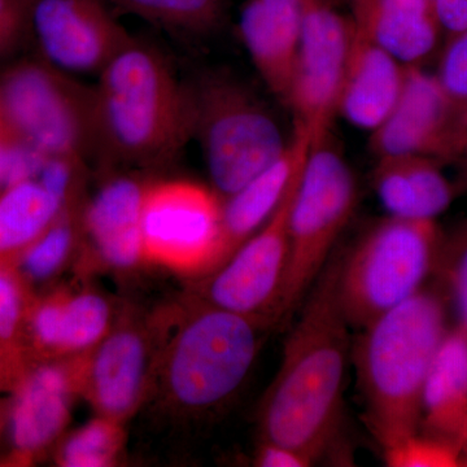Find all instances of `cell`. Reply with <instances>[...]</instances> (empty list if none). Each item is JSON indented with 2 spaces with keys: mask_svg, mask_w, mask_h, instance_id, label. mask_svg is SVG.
<instances>
[{
  "mask_svg": "<svg viewBox=\"0 0 467 467\" xmlns=\"http://www.w3.org/2000/svg\"><path fill=\"white\" fill-rule=\"evenodd\" d=\"M116 14L131 15L180 36H201L223 26L227 0H106Z\"/></svg>",
  "mask_w": 467,
  "mask_h": 467,
  "instance_id": "cell-23",
  "label": "cell"
},
{
  "mask_svg": "<svg viewBox=\"0 0 467 467\" xmlns=\"http://www.w3.org/2000/svg\"><path fill=\"white\" fill-rule=\"evenodd\" d=\"M467 418V330L447 331L436 350L422 393L420 425L427 435L460 445Z\"/></svg>",
  "mask_w": 467,
  "mask_h": 467,
  "instance_id": "cell-21",
  "label": "cell"
},
{
  "mask_svg": "<svg viewBox=\"0 0 467 467\" xmlns=\"http://www.w3.org/2000/svg\"><path fill=\"white\" fill-rule=\"evenodd\" d=\"M29 367L27 362L11 358L0 350V389H15Z\"/></svg>",
  "mask_w": 467,
  "mask_h": 467,
  "instance_id": "cell-36",
  "label": "cell"
},
{
  "mask_svg": "<svg viewBox=\"0 0 467 467\" xmlns=\"http://www.w3.org/2000/svg\"><path fill=\"white\" fill-rule=\"evenodd\" d=\"M461 454H462L463 466H467V418L460 441Z\"/></svg>",
  "mask_w": 467,
  "mask_h": 467,
  "instance_id": "cell-38",
  "label": "cell"
},
{
  "mask_svg": "<svg viewBox=\"0 0 467 467\" xmlns=\"http://www.w3.org/2000/svg\"><path fill=\"white\" fill-rule=\"evenodd\" d=\"M149 183L131 175L110 178L81 211L82 230L98 254L117 269L144 260L142 211Z\"/></svg>",
  "mask_w": 467,
  "mask_h": 467,
  "instance_id": "cell-19",
  "label": "cell"
},
{
  "mask_svg": "<svg viewBox=\"0 0 467 467\" xmlns=\"http://www.w3.org/2000/svg\"><path fill=\"white\" fill-rule=\"evenodd\" d=\"M436 17L448 36L467 29V0H432Z\"/></svg>",
  "mask_w": 467,
  "mask_h": 467,
  "instance_id": "cell-35",
  "label": "cell"
},
{
  "mask_svg": "<svg viewBox=\"0 0 467 467\" xmlns=\"http://www.w3.org/2000/svg\"><path fill=\"white\" fill-rule=\"evenodd\" d=\"M112 327L109 301L99 294L82 291L61 294L60 356L84 355L104 339Z\"/></svg>",
  "mask_w": 467,
  "mask_h": 467,
  "instance_id": "cell-24",
  "label": "cell"
},
{
  "mask_svg": "<svg viewBox=\"0 0 467 467\" xmlns=\"http://www.w3.org/2000/svg\"><path fill=\"white\" fill-rule=\"evenodd\" d=\"M383 454L386 465L391 467L463 466L457 442L418 432L386 448Z\"/></svg>",
  "mask_w": 467,
  "mask_h": 467,
  "instance_id": "cell-28",
  "label": "cell"
},
{
  "mask_svg": "<svg viewBox=\"0 0 467 467\" xmlns=\"http://www.w3.org/2000/svg\"><path fill=\"white\" fill-rule=\"evenodd\" d=\"M273 326L266 318L195 300L160 362L169 404L193 417L226 405L247 379L264 334Z\"/></svg>",
  "mask_w": 467,
  "mask_h": 467,
  "instance_id": "cell-4",
  "label": "cell"
},
{
  "mask_svg": "<svg viewBox=\"0 0 467 467\" xmlns=\"http://www.w3.org/2000/svg\"><path fill=\"white\" fill-rule=\"evenodd\" d=\"M301 171L265 225L243 243L226 263L202 278L196 300L266 318L275 326V306L287 265L288 216Z\"/></svg>",
  "mask_w": 467,
  "mask_h": 467,
  "instance_id": "cell-11",
  "label": "cell"
},
{
  "mask_svg": "<svg viewBox=\"0 0 467 467\" xmlns=\"http://www.w3.org/2000/svg\"><path fill=\"white\" fill-rule=\"evenodd\" d=\"M77 358L79 392L99 416L124 422L142 401L152 373L150 335L140 326L122 324Z\"/></svg>",
  "mask_w": 467,
  "mask_h": 467,
  "instance_id": "cell-14",
  "label": "cell"
},
{
  "mask_svg": "<svg viewBox=\"0 0 467 467\" xmlns=\"http://www.w3.org/2000/svg\"><path fill=\"white\" fill-rule=\"evenodd\" d=\"M46 156L18 138L0 119V192L34 180Z\"/></svg>",
  "mask_w": 467,
  "mask_h": 467,
  "instance_id": "cell-29",
  "label": "cell"
},
{
  "mask_svg": "<svg viewBox=\"0 0 467 467\" xmlns=\"http://www.w3.org/2000/svg\"><path fill=\"white\" fill-rule=\"evenodd\" d=\"M14 392L9 441L17 461H30L51 447L69 423L73 396L79 392L77 356L66 364L30 365Z\"/></svg>",
  "mask_w": 467,
  "mask_h": 467,
  "instance_id": "cell-15",
  "label": "cell"
},
{
  "mask_svg": "<svg viewBox=\"0 0 467 467\" xmlns=\"http://www.w3.org/2000/svg\"><path fill=\"white\" fill-rule=\"evenodd\" d=\"M340 259L342 252L331 256L301 304L259 414L261 441L292 448L313 463L333 445L342 418L350 326L339 299Z\"/></svg>",
  "mask_w": 467,
  "mask_h": 467,
  "instance_id": "cell-1",
  "label": "cell"
},
{
  "mask_svg": "<svg viewBox=\"0 0 467 467\" xmlns=\"http://www.w3.org/2000/svg\"><path fill=\"white\" fill-rule=\"evenodd\" d=\"M451 254V285L460 312L461 326L467 330V223L454 239Z\"/></svg>",
  "mask_w": 467,
  "mask_h": 467,
  "instance_id": "cell-33",
  "label": "cell"
},
{
  "mask_svg": "<svg viewBox=\"0 0 467 467\" xmlns=\"http://www.w3.org/2000/svg\"><path fill=\"white\" fill-rule=\"evenodd\" d=\"M408 67L358 32L355 26L344 70L337 115L373 133L400 99Z\"/></svg>",
  "mask_w": 467,
  "mask_h": 467,
  "instance_id": "cell-17",
  "label": "cell"
},
{
  "mask_svg": "<svg viewBox=\"0 0 467 467\" xmlns=\"http://www.w3.org/2000/svg\"><path fill=\"white\" fill-rule=\"evenodd\" d=\"M257 466L260 467H308L313 462L300 451L278 444V442L261 441L256 453Z\"/></svg>",
  "mask_w": 467,
  "mask_h": 467,
  "instance_id": "cell-34",
  "label": "cell"
},
{
  "mask_svg": "<svg viewBox=\"0 0 467 467\" xmlns=\"http://www.w3.org/2000/svg\"><path fill=\"white\" fill-rule=\"evenodd\" d=\"M0 119L42 155L98 153L94 88L39 57L0 73Z\"/></svg>",
  "mask_w": 467,
  "mask_h": 467,
  "instance_id": "cell-8",
  "label": "cell"
},
{
  "mask_svg": "<svg viewBox=\"0 0 467 467\" xmlns=\"http://www.w3.org/2000/svg\"><path fill=\"white\" fill-rule=\"evenodd\" d=\"M353 34L355 23L337 11L333 0H303L299 54L285 106L315 140L330 131L337 116Z\"/></svg>",
  "mask_w": 467,
  "mask_h": 467,
  "instance_id": "cell-10",
  "label": "cell"
},
{
  "mask_svg": "<svg viewBox=\"0 0 467 467\" xmlns=\"http://www.w3.org/2000/svg\"><path fill=\"white\" fill-rule=\"evenodd\" d=\"M371 2H373V0H352L353 17L362 14V12L371 5Z\"/></svg>",
  "mask_w": 467,
  "mask_h": 467,
  "instance_id": "cell-37",
  "label": "cell"
},
{
  "mask_svg": "<svg viewBox=\"0 0 467 467\" xmlns=\"http://www.w3.org/2000/svg\"><path fill=\"white\" fill-rule=\"evenodd\" d=\"M30 0H0V57L11 54L27 36Z\"/></svg>",
  "mask_w": 467,
  "mask_h": 467,
  "instance_id": "cell-32",
  "label": "cell"
},
{
  "mask_svg": "<svg viewBox=\"0 0 467 467\" xmlns=\"http://www.w3.org/2000/svg\"><path fill=\"white\" fill-rule=\"evenodd\" d=\"M377 158L418 155L438 161L467 160V110L457 107L435 76L408 67L400 99L371 133Z\"/></svg>",
  "mask_w": 467,
  "mask_h": 467,
  "instance_id": "cell-13",
  "label": "cell"
},
{
  "mask_svg": "<svg viewBox=\"0 0 467 467\" xmlns=\"http://www.w3.org/2000/svg\"><path fill=\"white\" fill-rule=\"evenodd\" d=\"M98 153L137 168L164 167L192 140L189 85L165 55L131 36L94 86Z\"/></svg>",
  "mask_w": 467,
  "mask_h": 467,
  "instance_id": "cell-2",
  "label": "cell"
},
{
  "mask_svg": "<svg viewBox=\"0 0 467 467\" xmlns=\"http://www.w3.org/2000/svg\"><path fill=\"white\" fill-rule=\"evenodd\" d=\"M187 85L192 138L201 144L212 186L225 199L273 164L288 140L265 104L234 77L208 73Z\"/></svg>",
  "mask_w": 467,
  "mask_h": 467,
  "instance_id": "cell-6",
  "label": "cell"
},
{
  "mask_svg": "<svg viewBox=\"0 0 467 467\" xmlns=\"http://www.w3.org/2000/svg\"><path fill=\"white\" fill-rule=\"evenodd\" d=\"M27 36L41 60L72 76L99 75L131 39L106 0H30Z\"/></svg>",
  "mask_w": 467,
  "mask_h": 467,
  "instance_id": "cell-12",
  "label": "cell"
},
{
  "mask_svg": "<svg viewBox=\"0 0 467 467\" xmlns=\"http://www.w3.org/2000/svg\"><path fill=\"white\" fill-rule=\"evenodd\" d=\"M435 77L450 99L467 110V29L448 36Z\"/></svg>",
  "mask_w": 467,
  "mask_h": 467,
  "instance_id": "cell-31",
  "label": "cell"
},
{
  "mask_svg": "<svg viewBox=\"0 0 467 467\" xmlns=\"http://www.w3.org/2000/svg\"><path fill=\"white\" fill-rule=\"evenodd\" d=\"M445 334L441 301L423 290L362 328L353 359L365 418L382 450L417 434L426 377Z\"/></svg>",
  "mask_w": 467,
  "mask_h": 467,
  "instance_id": "cell-3",
  "label": "cell"
},
{
  "mask_svg": "<svg viewBox=\"0 0 467 467\" xmlns=\"http://www.w3.org/2000/svg\"><path fill=\"white\" fill-rule=\"evenodd\" d=\"M313 142L315 137L308 129L295 124L294 134L282 155L242 189L223 199L221 265L273 216L303 169Z\"/></svg>",
  "mask_w": 467,
  "mask_h": 467,
  "instance_id": "cell-18",
  "label": "cell"
},
{
  "mask_svg": "<svg viewBox=\"0 0 467 467\" xmlns=\"http://www.w3.org/2000/svg\"><path fill=\"white\" fill-rule=\"evenodd\" d=\"M124 445L122 422L99 416L73 432L57 451L64 467L112 466Z\"/></svg>",
  "mask_w": 467,
  "mask_h": 467,
  "instance_id": "cell-26",
  "label": "cell"
},
{
  "mask_svg": "<svg viewBox=\"0 0 467 467\" xmlns=\"http://www.w3.org/2000/svg\"><path fill=\"white\" fill-rule=\"evenodd\" d=\"M358 202V184L330 131L313 142L288 216V257L275 312L285 321L317 281Z\"/></svg>",
  "mask_w": 467,
  "mask_h": 467,
  "instance_id": "cell-5",
  "label": "cell"
},
{
  "mask_svg": "<svg viewBox=\"0 0 467 467\" xmlns=\"http://www.w3.org/2000/svg\"><path fill=\"white\" fill-rule=\"evenodd\" d=\"M64 209L36 178L0 192V261L16 264Z\"/></svg>",
  "mask_w": 467,
  "mask_h": 467,
  "instance_id": "cell-22",
  "label": "cell"
},
{
  "mask_svg": "<svg viewBox=\"0 0 467 467\" xmlns=\"http://www.w3.org/2000/svg\"><path fill=\"white\" fill-rule=\"evenodd\" d=\"M30 306L20 270L11 261H0V350L24 362L27 361L23 337Z\"/></svg>",
  "mask_w": 467,
  "mask_h": 467,
  "instance_id": "cell-27",
  "label": "cell"
},
{
  "mask_svg": "<svg viewBox=\"0 0 467 467\" xmlns=\"http://www.w3.org/2000/svg\"><path fill=\"white\" fill-rule=\"evenodd\" d=\"M223 198L187 180L149 183L142 211L144 260L189 275H208L223 260Z\"/></svg>",
  "mask_w": 467,
  "mask_h": 467,
  "instance_id": "cell-9",
  "label": "cell"
},
{
  "mask_svg": "<svg viewBox=\"0 0 467 467\" xmlns=\"http://www.w3.org/2000/svg\"><path fill=\"white\" fill-rule=\"evenodd\" d=\"M441 250L434 220L389 216L368 230L339 269V299L350 327L365 328L422 290Z\"/></svg>",
  "mask_w": 467,
  "mask_h": 467,
  "instance_id": "cell-7",
  "label": "cell"
},
{
  "mask_svg": "<svg viewBox=\"0 0 467 467\" xmlns=\"http://www.w3.org/2000/svg\"><path fill=\"white\" fill-rule=\"evenodd\" d=\"M353 23L405 67L431 57L442 32L432 0H373Z\"/></svg>",
  "mask_w": 467,
  "mask_h": 467,
  "instance_id": "cell-20",
  "label": "cell"
},
{
  "mask_svg": "<svg viewBox=\"0 0 467 467\" xmlns=\"http://www.w3.org/2000/svg\"><path fill=\"white\" fill-rule=\"evenodd\" d=\"M84 161L77 156H46L36 180L61 207H77Z\"/></svg>",
  "mask_w": 467,
  "mask_h": 467,
  "instance_id": "cell-30",
  "label": "cell"
},
{
  "mask_svg": "<svg viewBox=\"0 0 467 467\" xmlns=\"http://www.w3.org/2000/svg\"><path fill=\"white\" fill-rule=\"evenodd\" d=\"M3 425V413L2 410H0V427Z\"/></svg>",
  "mask_w": 467,
  "mask_h": 467,
  "instance_id": "cell-39",
  "label": "cell"
},
{
  "mask_svg": "<svg viewBox=\"0 0 467 467\" xmlns=\"http://www.w3.org/2000/svg\"><path fill=\"white\" fill-rule=\"evenodd\" d=\"M303 0H245L239 36L267 88L285 104L296 67Z\"/></svg>",
  "mask_w": 467,
  "mask_h": 467,
  "instance_id": "cell-16",
  "label": "cell"
},
{
  "mask_svg": "<svg viewBox=\"0 0 467 467\" xmlns=\"http://www.w3.org/2000/svg\"><path fill=\"white\" fill-rule=\"evenodd\" d=\"M81 211L78 205L64 209L54 223L21 254L16 264L23 276L41 282L57 275L69 259L82 229Z\"/></svg>",
  "mask_w": 467,
  "mask_h": 467,
  "instance_id": "cell-25",
  "label": "cell"
}]
</instances>
